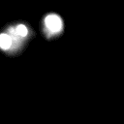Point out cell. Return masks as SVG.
Returning a JSON list of instances; mask_svg holds the SVG:
<instances>
[{"label": "cell", "mask_w": 124, "mask_h": 124, "mask_svg": "<svg viewBox=\"0 0 124 124\" xmlns=\"http://www.w3.org/2000/svg\"><path fill=\"white\" fill-rule=\"evenodd\" d=\"M12 46V39L8 34H0V47L2 49H8Z\"/></svg>", "instance_id": "2"}, {"label": "cell", "mask_w": 124, "mask_h": 124, "mask_svg": "<svg viewBox=\"0 0 124 124\" xmlns=\"http://www.w3.org/2000/svg\"><path fill=\"white\" fill-rule=\"evenodd\" d=\"M46 27L51 32V33H58L61 31L63 22L59 16L55 14H50L45 18Z\"/></svg>", "instance_id": "1"}, {"label": "cell", "mask_w": 124, "mask_h": 124, "mask_svg": "<svg viewBox=\"0 0 124 124\" xmlns=\"http://www.w3.org/2000/svg\"><path fill=\"white\" fill-rule=\"evenodd\" d=\"M27 28H26V26L25 25H22V24H19V25H17L16 26V33L19 35V36H21V37H25L26 35H27Z\"/></svg>", "instance_id": "3"}]
</instances>
